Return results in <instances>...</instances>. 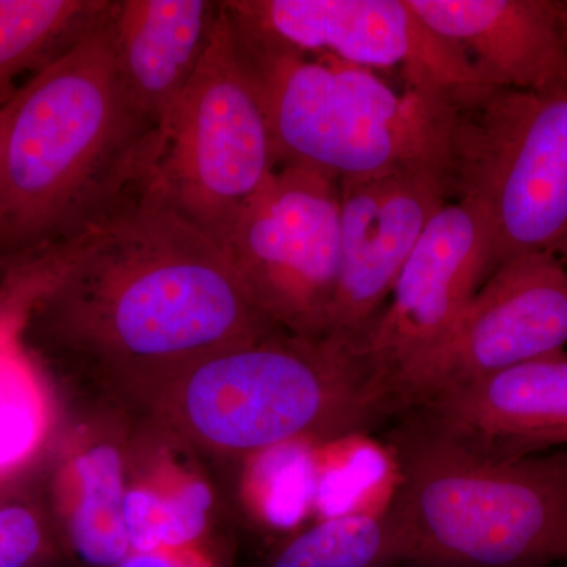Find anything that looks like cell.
Returning <instances> with one entry per match:
<instances>
[{"label": "cell", "instance_id": "cell-21", "mask_svg": "<svg viewBox=\"0 0 567 567\" xmlns=\"http://www.w3.org/2000/svg\"><path fill=\"white\" fill-rule=\"evenodd\" d=\"M316 443H282L249 456L245 498L252 513L270 527H297L315 507Z\"/></svg>", "mask_w": 567, "mask_h": 567}, {"label": "cell", "instance_id": "cell-26", "mask_svg": "<svg viewBox=\"0 0 567 567\" xmlns=\"http://www.w3.org/2000/svg\"><path fill=\"white\" fill-rule=\"evenodd\" d=\"M10 103L0 107V171H2L3 151H6L7 123H9Z\"/></svg>", "mask_w": 567, "mask_h": 567}, {"label": "cell", "instance_id": "cell-13", "mask_svg": "<svg viewBox=\"0 0 567 567\" xmlns=\"http://www.w3.org/2000/svg\"><path fill=\"white\" fill-rule=\"evenodd\" d=\"M416 432L487 461L567 446V353L514 365L417 406Z\"/></svg>", "mask_w": 567, "mask_h": 567}, {"label": "cell", "instance_id": "cell-11", "mask_svg": "<svg viewBox=\"0 0 567 567\" xmlns=\"http://www.w3.org/2000/svg\"><path fill=\"white\" fill-rule=\"evenodd\" d=\"M450 203L447 175L395 169L341 181L338 284L327 338L360 344L410 254Z\"/></svg>", "mask_w": 567, "mask_h": 567}, {"label": "cell", "instance_id": "cell-23", "mask_svg": "<svg viewBox=\"0 0 567 567\" xmlns=\"http://www.w3.org/2000/svg\"><path fill=\"white\" fill-rule=\"evenodd\" d=\"M43 548L39 517L28 506L0 499V567H29Z\"/></svg>", "mask_w": 567, "mask_h": 567}, {"label": "cell", "instance_id": "cell-2", "mask_svg": "<svg viewBox=\"0 0 567 567\" xmlns=\"http://www.w3.org/2000/svg\"><path fill=\"white\" fill-rule=\"evenodd\" d=\"M104 20L10 102L0 271L78 240L151 181L159 133L123 96Z\"/></svg>", "mask_w": 567, "mask_h": 567}, {"label": "cell", "instance_id": "cell-20", "mask_svg": "<svg viewBox=\"0 0 567 567\" xmlns=\"http://www.w3.org/2000/svg\"><path fill=\"white\" fill-rule=\"evenodd\" d=\"M405 559L388 509L323 518L290 540L271 567H385Z\"/></svg>", "mask_w": 567, "mask_h": 567}, {"label": "cell", "instance_id": "cell-28", "mask_svg": "<svg viewBox=\"0 0 567 567\" xmlns=\"http://www.w3.org/2000/svg\"><path fill=\"white\" fill-rule=\"evenodd\" d=\"M563 29H565V39L567 47V0H561Z\"/></svg>", "mask_w": 567, "mask_h": 567}, {"label": "cell", "instance_id": "cell-6", "mask_svg": "<svg viewBox=\"0 0 567 567\" xmlns=\"http://www.w3.org/2000/svg\"><path fill=\"white\" fill-rule=\"evenodd\" d=\"M450 199L483 213L496 267L557 254L567 237V81L543 91H494L458 112Z\"/></svg>", "mask_w": 567, "mask_h": 567}, {"label": "cell", "instance_id": "cell-9", "mask_svg": "<svg viewBox=\"0 0 567 567\" xmlns=\"http://www.w3.org/2000/svg\"><path fill=\"white\" fill-rule=\"evenodd\" d=\"M235 21L312 55L368 70H398L404 87L457 112L487 99L465 52L432 31L406 0H227Z\"/></svg>", "mask_w": 567, "mask_h": 567}, {"label": "cell", "instance_id": "cell-14", "mask_svg": "<svg viewBox=\"0 0 567 567\" xmlns=\"http://www.w3.org/2000/svg\"><path fill=\"white\" fill-rule=\"evenodd\" d=\"M221 17L212 0H112L104 31L134 114L159 134L210 47Z\"/></svg>", "mask_w": 567, "mask_h": 567}, {"label": "cell", "instance_id": "cell-12", "mask_svg": "<svg viewBox=\"0 0 567 567\" xmlns=\"http://www.w3.org/2000/svg\"><path fill=\"white\" fill-rule=\"evenodd\" d=\"M491 229L470 204L447 203L425 227L360 350L386 380L436 344L496 270ZM386 393V391H385Z\"/></svg>", "mask_w": 567, "mask_h": 567}, {"label": "cell", "instance_id": "cell-4", "mask_svg": "<svg viewBox=\"0 0 567 567\" xmlns=\"http://www.w3.org/2000/svg\"><path fill=\"white\" fill-rule=\"evenodd\" d=\"M226 14L262 96L279 166L339 181L409 167L447 175L456 110L412 89L398 92L374 70L293 50Z\"/></svg>", "mask_w": 567, "mask_h": 567}, {"label": "cell", "instance_id": "cell-18", "mask_svg": "<svg viewBox=\"0 0 567 567\" xmlns=\"http://www.w3.org/2000/svg\"><path fill=\"white\" fill-rule=\"evenodd\" d=\"M210 506V488L177 470H158L128 487L125 520L133 554L203 559L196 548Z\"/></svg>", "mask_w": 567, "mask_h": 567}, {"label": "cell", "instance_id": "cell-16", "mask_svg": "<svg viewBox=\"0 0 567 567\" xmlns=\"http://www.w3.org/2000/svg\"><path fill=\"white\" fill-rule=\"evenodd\" d=\"M123 461L115 447L71 454L58 473L55 498L74 550L99 567L121 566L132 551L125 520Z\"/></svg>", "mask_w": 567, "mask_h": 567}, {"label": "cell", "instance_id": "cell-10", "mask_svg": "<svg viewBox=\"0 0 567 567\" xmlns=\"http://www.w3.org/2000/svg\"><path fill=\"white\" fill-rule=\"evenodd\" d=\"M566 344V265L554 252L514 257L496 268L436 344L386 380V410H415Z\"/></svg>", "mask_w": 567, "mask_h": 567}, {"label": "cell", "instance_id": "cell-7", "mask_svg": "<svg viewBox=\"0 0 567 567\" xmlns=\"http://www.w3.org/2000/svg\"><path fill=\"white\" fill-rule=\"evenodd\" d=\"M279 167L262 96L221 17L199 69L159 134L151 186L224 246Z\"/></svg>", "mask_w": 567, "mask_h": 567}, {"label": "cell", "instance_id": "cell-8", "mask_svg": "<svg viewBox=\"0 0 567 567\" xmlns=\"http://www.w3.org/2000/svg\"><path fill=\"white\" fill-rule=\"evenodd\" d=\"M341 181L281 164L238 216L223 249L279 330L327 338L338 284Z\"/></svg>", "mask_w": 567, "mask_h": 567}, {"label": "cell", "instance_id": "cell-19", "mask_svg": "<svg viewBox=\"0 0 567 567\" xmlns=\"http://www.w3.org/2000/svg\"><path fill=\"white\" fill-rule=\"evenodd\" d=\"M25 328L20 324L0 334V481L31 465L54 429V401L25 349Z\"/></svg>", "mask_w": 567, "mask_h": 567}, {"label": "cell", "instance_id": "cell-17", "mask_svg": "<svg viewBox=\"0 0 567 567\" xmlns=\"http://www.w3.org/2000/svg\"><path fill=\"white\" fill-rule=\"evenodd\" d=\"M112 0H0V107L102 24Z\"/></svg>", "mask_w": 567, "mask_h": 567}, {"label": "cell", "instance_id": "cell-22", "mask_svg": "<svg viewBox=\"0 0 567 567\" xmlns=\"http://www.w3.org/2000/svg\"><path fill=\"white\" fill-rule=\"evenodd\" d=\"M390 470L386 457L369 445L317 451L312 511L320 514V520L364 513V498L382 488Z\"/></svg>", "mask_w": 567, "mask_h": 567}, {"label": "cell", "instance_id": "cell-25", "mask_svg": "<svg viewBox=\"0 0 567 567\" xmlns=\"http://www.w3.org/2000/svg\"><path fill=\"white\" fill-rule=\"evenodd\" d=\"M118 567H205L203 559H177L163 555L132 554Z\"/></svg>", "mask_w": 567, "mask_h": 567}, {"label": "cell", "instance_id": "cell-27", "mask_svg": "<svg viewBox=\"0 0 567 567\" xmlns=\"http://www.w3.org/2000/svg\"><path fill=\"white\" fill-rule=\"evenodd\" d=\"M557 256L563 260V264H565L567 268V237L563 240V244L558 246Z\"/></svg>", "mask_w": 567, "mask_h": 567}, {"label": "cell", "instance_id": "cell-15", "mask_svg": "<svg viewBox=\"0 0 567 567\" xmlns=\"http://www.w3.org/2000/svg\"><path fill=\"white\" fill-rule=\"evenodd\" d=\"M457 44L495 91H543L567 81L561 0H406Z\"/></svg>", "mask_w": 567, "mask_h": 567}, {"label": "cell", "instance_id": "cell-1", "mask_svg": "<svg viewBox=\"0 0 567 567\" xmlns=\"http://www.w3.org/2000/svg\"><path fill=\"white\" fill-rule=\"evenodd\" d=\"M37 319L65 349L144 393L213 353L282 331L223 246L151 181L65 246Z\"/></svg>", "mask_w": 567, "mask_h": 567}, {"label": "cell", "instance_id": "cell-5", "mask_svg": "<svg viewBox=\"0 0 567 567\" xmlns=\"http://www.w3.org/2000/svg\"><path fill=\"white\" fill-rule=\"evenodd\" d=\"M388 513L421 567L567 559V450L487 461L413 431Z\"/></svg>", "mask_w": 567, "mask_h": 567}, {"label": "cell", "instance_id": "cell-24", "mask_svg": "<svg viewBox=\"0 0 567 567\" xmlns=\"http://www.w3.org/2000/svg\"><path fill=\"white\" fill-rule=\"evenodd\" d=\"M40 287L29 276L6 274L0 279V334L20 324H29L40 300Z\"/></svg>", "mask_w": 567, "mask_h": 567}, {"label": "cell", "instance_id": "cell-3", "mask_svg": "<svg viewBox=\"0 0 567 567\" xmlns=\"http://www.w3.org/2000/svg\"><path fill=\"white\" fill-rule=\"evenodd\" d=\"M145 394L188 442L230 456L353 435L386 412L360 344L286 331L213 353Z\"/></svg>", "mask_w": 567, "mask_h": 567}]
</instances>
